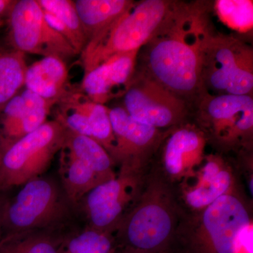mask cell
I'll use <instances>...</instances> for the list:
<instances>
[{"label": "cell", "mask_w": 253, "mask_h": 253, "mask_svg": "<svg viewBox=\"0 0 253 253\" xmlns=\"http://www.w3.org/2000/svg\"><path fill=\"white\" fill-rule=\"evenodd\" d=\"M210 4L174 1L136 59V70L185 100L191 107L205 94L201 81L203 56L213 32Z\"/></svg>", "instance_id": "cell-1"}, {"label": "cell", "mask_w": 253, "mask_h": 253, "mask_svg": "<svg viewBox=\"0 0 253 253\" xmlns=\"http://www.w3.org/2000/svg\"><path fill=\"white\" fill-rule=\"evenodd\" d=\"M172 184L157 169L146 174L139 199L114 232L117 249L132 253H168L183 214Z\"/></svg>", "instance_id": "cell-2"}, {"label": "cell", "mask_w": 253, "mask_h": 253, "mask_svg": "<svg viewBox=\"0 0 253 253\" xmlns=\"http://www.w3.org/2000/svg\"><path fill=\"white\" fill-rule=\"evenodd\" d=\"M252 217L239 189L202 211L184 212L174 246L181 253H239L252 233Z\"/></svg>", "instance_id": "cell-3"}, {"label": "cell", "mask_w": 253, "mask_h": 253, "mask_svg": "<svg viewBox=\"0 0 253 253\" xmlns=\"http://www.w3.org/2000/svg\"><path fill=\"white\" fill-rule=\"evenodd\" d=\"M191 111L194 124L217 154L250 156L253 144V95L205 93Z\"/></svg>", "instance_id": "cell-4"}, {"label": "cell", "mask_w": 253, "mask_h": 253, "mask_svg": "<svg viewBox=\"0 0 253 253\" xmlns=\"http://www.w3.org/2000/svg\"><path fill=\"white\" fill-rule=\"evenodd\" d=\"M174 4L169 0L134 2L107 30L87 43L81 54L84 73L113 55L139 51L154 36Z\"/></svg>", "instance_id": "cell-5"}, {"label": "cell", "mask_w": 253, "mask_h": 253, "mask_svg": "<svg viewBox=\"0 0 253 253\" xmlns=\"http://www.w3.org/2000/svg\"><path fill=\"white\" fill-rule=\"evenodd\" d=\"M201 81L208 94L253 95L252 46L239 38L213 31L205 45Z\"/></svg>", "instance_id": "cell-6"}, {"label": "cell", "mask_w": 253, "mask_h": 253, "mask_svg": "<svg viewBox=\"0 0 253 253\" xmlns=\"http://www.w3.org/2000/svg\"><path fill=\"white\" fill-rule=\"evenodd\" d=\"M67 129L46 121L31 134L0 146V193L41 177L64 145Z\"/></svg>", "instance_id": "cell-7"}, {"label": "cell", "mask_w": 253, "mask_h": 253, "mask_svg": "<svg viewBox=\"0 0 253 253\" xmlns=\"http://www.w3.org/2000/svg\"><path fill=\"white\" fill-rule=\"evenodd\" d=\"M7 18L8 41L12 49L66 62L78 55L71 43L46 22L38 0H16Z\"/></svg>", "instance_id": "cell-8"}, {"label": "cell", "mask_w": 253, "mask_h": 253, "mask_svg": "<svg viewBox=\"0 0 253 253\" xmlns=\"http://www.w3.org/2000/svg\"><path fill=\"white\" fill-rule=\"evenodd\" d=\"M123 98L131 118L161 130L186 123L191 111L187 101L136 69Z\"/></svg>", "instance_id": "cell-9"}, {"label": "cell", "mask_w": 253, "mask_h": 253, "mask_svg": "<svg viewBox=\"0 0 253 253\" xmlns=\"http://www.w3.org/2000/svg\"><path fill=\"white\" fill-rule=\"evenodd\" d=\"M146 174L120 168L113 179L99 184L84 196L89 227L114 234L123 217L139 199Z\"/></svg>", "instance_id": "cell-10"}, {"label": "cell", "mask_w": 253, "mask_h": 253, "mask_svg": "<svg viewBox=\"0 0 253 253\" xmlns=\"http://www.w3.org/2000/svg\"><path fill=\"white\" fill-rule=\"evenodd\" d=\"M59 189L49 179L28 181L1 208V228L7 234L37 231L57 219L63 212Z\"/></svg>", "instance_id": "cell-11"}, {"label": "cell", "mask_w": 253, "mask_h": 253, "mask_svg": "<svg viewBox=\"0 0 253 253\" xmlns=\"http://www.w3.org/2000/svg\"><path fill=\"white\" fill-rule=\"evenodd\" d=\"M109 113L115 138V165L133 172H146L157 154L165 131L136 121L123 106L109 108Z\"/></svg>", "instance_id": "cell-12"}, {"label": "cell", "mask_w": 253, "mask_h": 253, "mask_svg": "<svg viewBox=\"0 0 253 253\" xmlns=\"http://www.w3.org/2000/svg\"><path fill=\"white\" fill-rule=\"evenodd\" d=\"M53 109L55 121L68 131L94 139L112 156L115 138L109 108L91 101L80 87L71 86Z\"/></svg>", "instance_id": "cell-13"}, {"label": "cell", "mask_w": 253, "mask_h": 253, "mask_svg": "<svg viewBox=\"0 0 253 253\" xmlns=\"http://www.w3.org/2000/svg\"><path fill=\"white\" fill-rule=\"evenodd\" d=\"M206 136L194 123L186 122L165 131L160 146L161 170L170 184L194 175L206 157Z\"/></svg>", "instance_id": "cell-14"}, {"label": "cell", "mask_w": 253, "mask_h": 253, "mask_svg": "<svg viewBox=\"0 0 253 253\" xmlns=\"http://www.w3.org/2000/svg\"><path fill=\"white\" fill-rule=\"evenodd\" d=\"M181 198L191 212H198L224 195L238 190L234 169L221 154L206 155L194 175L181 183Z\"/></svg>", "instance_id": "cell-15"}, {"label": "cell", "mask_w": 253, "mask_h": 253, "mask_svg": "<svg viewBox=\"0 0 253 253\" xmlns=\"http://www.w3.org/2000/svg\"><path fill=\"white\" fill-rule=\"evenodd\" d=\"M139 51L113 55L84 73L80 89L89 99L100 104L123 97L135 72Z\"/></svg>", "instance_id": "cell-16"}, {"label": "cell", "mask_w": 253, "mask_h": 253, "mask_svg": "<svg viewBox=\"0 0 253 253\" xmlns=\"http://www.w3.org/2000/svg\"><path fill=\"white\" fill-rule=\"evenodd\" d=\"M55 103L25 88L0 109V146L31 134L47 121Z\"/></svg>", "instance_id": "cell-17"}, {"label": "cell", "mask_w": 253, "mask_h": 253, "mask_svg": "<svg viewBox=\"0 0 253 253\" xmlns=\"http://www.w3.org/2000/svg\"><path fill=\"white\" fill-rule=\"evenodd\" d=\"M71 86L67 64L62 59L42 57L28 66L24 87L43 99L56 104Z\"/></svg>", "instance_id": "cell-18"}, {"label": "cell", "mask_w": 253, "mask_h": 253, "mask_svg": "<svg viewBox=\"0 0 253 253\" xmlns=\"http://www.w3.org/2000/svg\"><path fill=\"white\" fill-rule=\"evenodd\" d=\"M131 0H76L75 7L87 43L107 30L130 9Z\"/></svg>", "instance_id": "cell-19"}, {"label": "cell", "mask_w": 253, "mask_h": 253, "mask_svg": "<svg viewBox=\"0 0 253 253\" xmlns=\"http://www.w3.org/2000/svg\"><path fill=\"white\" fill-rule=\"evenodd\" d=\"M59 171L66 194L74 204L91 189L109 181L89 163L73 156L63 147L60 151Z\"/></svg>", "instance_id": "cell-20"}, {"label": "cell", "mask_w": 253, "mask_h": 253, "mask_svg": "<svg viewBox=\"0 0 253 253\" xmlns=\"http://www.w3.org/2000/svg\"><path fill=\"white\" fill-rule=\"evenodd\" d=\"M50 26L64 37L78 54L87 44L85 34L74 1L71 0H38Z\"/></svg>", "instance_id": "cell-21"}, {"label": "cell", "mask_w": 253, "mask_h": 253, "mask_svg": "<svg viewBox=\"0 0 253 253\" xmlns=\"http://www.w3.org/2000/svg\"><path fill=\"white\" fill-rule=\"evenodd\" d=\"M25 54L0 47V109L25 86L28 66Z\"/></svg>", "instance_id": "cell-22"}, {"label": "cell", "mask_w": 253, "mask_h": 253, "mask_svg": "<svg viewBox=\"0 0 253 253\" xmlns=\"http://www.w3.org/2000/svg\"><path fill=\"white\" fill-rule=\"evenodd\" d=\"M63 147L73 156L89 163L108 180L117 175L114 170L116 165L109 153L94 139L67 130Z\"/></svg>", "instance_id": "cell-23"}, {"label": "cell", "mask_w": 253, "mask_h": 253, "mask_svg": "<svg viewBox=\"0 0 253 253\" xmlns=\"http://www.w3.org/2000/svg\"><path fill=\"white\" fill-rule=\"evenodd\" d=\"M61 243L38 231L15 233L0 239V253H59Z\"/></svg>", "instance_id": "cell-24"}, {"label": "cell", "mask_w": 253, "mask_h": 253, "mask_svg": "<svg viewBox=\"0 0 253 253\" xmlns=\"http://www.w3.org/2000/svg\"><path fill=\"white\" fill-rule=\"evenodd\" d=\"M114 234L89 227L61 242L59 253H115Z\"/></svg>", "instance_id": "cell-25"}, {"label": "cell", "mask_w": 253, "mask_h": 253, "mask_svg": "<svg viewBox=\"0 0 253 253\" xmlns=\"http://www.w3.org/2000/svg\"><path fill=\"white\" fill-rule=\"evenodd\" d=\"M213 9L225 26L239 33L252 31L253 2L250 0H217Z\"/></svg>", "instance_id": "cell-26"}, {"label": "cell", "mask_w": 253, "mask_h": 253, "mask_svg": "<svg viewBox=\"0 0 253 253\" xmlns=\"http://www.w3.org/2000/svg\"><path fill=\"white\" fill-rule=\"evenodd\" d=\"M16 2V0H0V20L8 17Z\"/></svg>", "instance_id": "cell-27"}, {"label": "cell", "mask_w": 253, "mask_h": 253, "mask_svg": "<svg viewBox=\"0 0 253 253\" xmlns=\"http://www.w3.org/2000/svg\"><path fill=\"white\" fill-rule=\"evenodd\" d=\"M130 253V252H128V251H123V250H120V251H117V250H116V253Z\"/></svg>", "instance_id": "cell-28"}, {"label": "cell", "mask_w": 253, "mask_h": 253, "mask_svg": "<svg viewBox=\"0 0 253 253\" xmlns=\"http://www.w3.org/2000/svg\"><path fill=\"white\" fill-rule=\"evenodd\" d=\"M1 207H0V233L1 229Z\"/></svg>", "instance_id": "cell-29"}, {"label": "cell", "mask_w": 253, "mask_h": 253, "mask_svg": "<svg viewBox=\"0 0 253 253\" xmlns=\"http://www.w3.org/2000/svg\"><path fill=\"white\" fill-rule=\"evenodd\" d=\"M4 25V21L3 20H0V28L2 27Z\"/></svg>", "instance_id": "cell-30"}]
</instances>
